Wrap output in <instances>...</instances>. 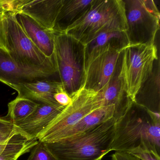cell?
I'll return each mask as SVG.
<instances>
[{"label": "cell", "instance_id": "cell-24", "mask_svg": "<svg viewBox=\"0 0 160 160\" xmlns=\"http://www.w3.org/2000/svg\"><path fill=\"white\" fill-rule=\"evenodd\" d=\"M17 133L13 123L5 117H0V143L7 141Z\"/></svg>", "mask_w": 160, "mask_h": 160}, {"label": "cell", "instance_id": "cell-26", "mask_svg": "<svg viewBox=\"0 0 160 160\" xmlns=\"http://www.w3.org/2000/svg\"><path fill=\"white\" fill-rule=\"evenodd\" d=\"M54 99L60 105L64 107L72 102V98L64 89L61 90L57 92L54 95Z\"/></svg>", "mask_w": 160, "mask_h": 160}, {"label": "cell", "instance_id": "cell-22", "mask_svg": "<svg viewBox=\"0 0 160 160\" xmlns=\"http://www.w3.org/2000/svg\"><path fill=\"white\" fill-rule=\"evenodd\" d=\"M27 160H57L44 142L38 140Z\"/></svg>", "mask_w": 160, "mask_h": 160}, {"label": "cell", "instance_id": "cell-20", "mask_svg": "<svg viewBox=\"0 0 160 160\" xmlns=\"http://www.w3.org/2000/svg\"><path fill=\"white\" fill-rule=\"evenodd\" d=\"M38 142L37 139H28L17 133L4 143L0 153V160H17L32 149Z\"/></svg>", "mask_w": 160, "mask_h": 160}, {"label": "cell", "instance_id": "cell-16", "mask_svg": "<svg viewBox=\"0 0 160 160\" xmlns=\"http://www.w3.org/2000/svg\"><path fill=\"white\" fill-rule=\"evenodd\" d=\"M93 0H63L57 17L54 32L63 33L88 11Z\"/></svg>", "mask_w": 160, "mask_h": 160}, {"label": "cell", "instance_id": "cell-13", "mask_svg": "<svg viewBox=\"0 0 160 160\" xmlns=\"http://www.w3.org/2000/svg\"><path fill=\"white\" fill-rule=\"evenodd\" d=\"M16 16L24 32L32 42L47 57L54 59L56 33L43 28L22 13H17Z\"/></svg>", "mask_w": 160, "mask_h": 160}, {"label": "cell", "instance_id": "cell-6", "mask_svg": "<svg viewBox=\"0 0 160 160\" xmlns=\"http://www.w3.org/2000/svg\"><path fill=\"white\" fill-rule=\"evenodd\" d=\"M54 59L61 83L71 97L83 84L84 46L66 33H56Z\"/></svg>", "mask_w": 160, "mask_h": 160}, {"label": "cell", "instance_id": "cell-2", "mask_svg": "<svg viewBox=\"0 0 160 160\" xmlns=\"http://www.w3.org/2000/svg\"><path fill=\"white\" fill-rule=\"evenodd\" d=\"M116 122L113 118L80 134L45 144L57 160H97L111 151Z\"/></svg>", "mask_w": 160, "mask_h": 160}, {"label": "cell", "instance_id": "cell-8", "mask_svg": "<svg viewBox=\"0 0 160 160\" xmlns=\"http://www.w3.org/2000/svg\"><path fill=\"white\" fill-rule=\"evenodd\" d=\"M130 45L154 43L160 14L152 0H123Z\"/></svg>", "mask_w": 160, "mask_h": 160}, {"label": "cell", "instance_id": "cell-25", "mask_svg": "<svg viewBox=\"0 0 160 160\" xmlns=\"http://www.w3.org/2000/svg\"><path fill=\"white\" fill-rule=\"evenodd\" d=\"M128 153L138 157L140 160H160L151 152L140 148L132 150L128 152Z\"/></svg>", "mask_w": 160, "mask_h": 160}, {"label": "cell", "instance_id": "cell-7", "mask_svg": "<svg viewBox=\"0 0 160 160\" xmlns=\"http://www.w3.org/2000/svg\"><path fill=\"white\" fill-rule=\"evenodd\" d=\"M72 102L39 136V141L51 143L62 133L92 112L103 107L100 92L81 87L71 96Z\"/></svg>", "mask_w": 160, "mask_h": 160}, {"label": "cell", "instance_id": "cell-28", "mask_svg": "<svg viewBox=\"0 0 160 160\" xmlns=\"http://www.w3.org/2000/svg\"><path fill=\"white\" fill-rule=\"evenodd\" d=\"M102 158H100V159H98L97 160H102Z\"/></svg>", "mask_w": 160, "mask_h": 160}, {"label": "cell", "instance_id": "cell-17", "mask_svg": "<svg viewBox=\"0 0 160 160\" xmlns=\"http://www.w3.org/2000/svg\"><path fill=\"white\" fill-rule=\"evenodd\" d=\"M130 44L126 32H105L84 46L85 61L93 54L107 48L122 51Z\"/></svg>", "mask_w": 160, "mask_h": 160}, {"label": "cell", "instance_id": "cell-12", "mask_svg": "<svg viewBox=\"0 0 160 160\" xmlns=\"http://www.w3.org/2000/svg\"><path fill=\"white\" fill-rule=\"evenodd\" d=\"M62 3L63 0H23L18 13L27 15L44 28L53 31Z\"/></svg>", "mask_w": 160, "mask_h": 160}, {"label": "cell", "instance_id": "cell-9", "mask_svg": "<svg viewBox=\"0 0 160 160\" xmlns=\"http://www.w3.org/2000/svg\"><path fill=\"white\" fill-rule=\"evenodd\" d=\"M122 52L107 48L87 59L82 87L96 92L102 91L114 76L119 64Z\"/></svg>", "mask_w": 160, "mask_h": 160}, {"label": "cell", "instance_id": "cell-3", "mask_svg": "<svg viewBox=\"0 0 160 160\" xmlns=\"http://www.w3.org/2000/svg\"><path fill=\"white\" fill-rule=\"evenodd\" d=\"M123 0H93L88 11L65 32L86 45L105 32H126Z\"/></svg>", "mask_w": 160, "mask_h": 160}, {"label": "cell", "instance_id": "cell-18", "mask_svg": "<svg viewBox=\"0 0 160 160\" xmlns=\"http://www.w3.org/2000/svg\"><path fill=\"white\" fill-rule=\"evenodd\" d=\"M115 109V106L111 105L102 107L92 112L73 126L60 134L53 142L80 134L107 121L114 118Z\"/></svg>", "mask_w": 160, "mask_h": 160}, {"label": "cell", "instance_id": "cell-23", "mask_svg": "<svg viewBox=\"0 0 160 160\" xmlns=\"http://www.w3.org/2000/svg\"><path fill=\"white\" fill-rule=\"evenodd\" d=\"M11 1L0 0V49L7 52L4 29V16L7 11H11Z\"/></svg>", "mask_w": 160, "mask_h": 160}, {"label": "cell", "instance_id": "cell-27", "mask_svg": "<svg viewBox=\"0 0 160 160\" xmlns=\"http://www.w3.org/2000/svg\"><path fill=\"white\" fill-rule=\"evenodd\" d=\"M111 160H140L138 157L126 152H115L111 156Z\"/></svg>", "mask_w": 160, "mask_h": 160}, {"label": "cell", "instance_id": "cell-15", "mask_svg": "<svg viewBox=\"0 0 160 160\" xmlns=\"http://www.w3.org/2000/svg\"><path fill=\"white\" fill-rule=\"evenodd\" d=\"M120 66L109 83L100 91L102 96L103 107L115 106L114 118L116 120L123 115L130 103L132 102L127 97L119 77Z\"/></svg>", "mask_w": 160, "mask_h": 160}, {"label": "cell", "instance_id": "cell-10", "mask_svg": "<svg viewBox=\"0 0 160 160\" xmlns=\"http://www.w3.org/2000/svg\"><path fill=\"white\" fill-rule=\"evenodd\" d=\"M64 108L39 104L28 117L14 124L16 131L28 139H37Z\"/></svg>", "mask_w": 160, "mask_h": 160}, {"label": "cell", "instance_id": "cell-4", "mask_svg": "<svg viewBox=\"0 0 160 160\" xmlns=\"http://www.w3.org/2000/svg\"><path fill=\"white\" fill-rule=\"evenodd\" d=\"M17 12L7 11L4 29L7 52L15 63L27 71L51 77L57 73L54 59L47 57L27 36L16 18Z\"/></svg>", "mask_w": 160, "mask_h": 160}, {"label": "cell", "instance_id": "cell-1", "mask_svg": "<svg viewBox=\"0 0 160 160\" xmlns=\"http://www.w3.org/2000/svg\"><path fill=\"white\" fill-rule=\"evenodd\" d=\"M139 148L160 159V113L131 102L116 120L111 151L128 152Z\"/></svg>", "mask_w": 160, "mask_h": 160}, {"label": "cell", "instance_id": "cell-14", "mask_svg": "<svg viewBox=\"0 0 160 160\" xmlns=\"http://www.w3.org/2000/svg\"><path fill=\"white\" fill-rule=\"evenodd\" d=\"M42 73L27 71L18 66L9 54L0 49V82L10 87L37 79L48 78Z\"/></svg>", "mask_w": 160, "mask_h": 160}, {"label": "cell", "instance_id": "cell-5", "mask_svg": "<svg viewBox=\"0 0 160 160\" xmlns=\"http://www.w3.org/2000/svg\"><path fill=\"white\" fill-rule=\"evenodd\" d=\"M158 60L155 43L127 46L122 50L119 77L128 98L135 102L136 96L151 76Z\"/></svg>", "mask_w": 160, "mask_h": 160}, {"label": "cell", "instance_id": "cell-19", "mask_svg": "<svg viewBox=\"0 0 160 160\" xmlns=\"http://www.w3.org/2000/svg\"><path fill=\"white\" fill-rule=\"evenodd\" d=\"M151 88H141L136 96L134 102L152 112L160 113V64L159 60L154 64L151 75Z\"/></svg>", "mask_w": 160, "mask_h": 160}, {"label": "cell", "instance_id": "cell-11", "mask_svg": "<svg viewBox=\"0 0 160 160\" xmlns=\"http://www.w3.org/2000/svg\"><path fill=\"white\" fill-rule=\"evenodd\" d=\"M18 92V97L27 98L36 103L60 107L54 99V95L63 89L60 81L48 79H37L31 82L12 86Z\"/></svg>", "mask_w": 160, "mask_h": 160}, {"label": "cell", "instance_id": "cell-21", "mask_svg": "<svg viewBox=\"0 0 160 160\" xmlns=\"http://www.w3.org/2000/svg\"><path fill=\"white\" fill-rule=\"evenodd\" d=\"M38 104L27 98L17 96L8 105L6 118L14 124L25 119L36 109Z\"/></svg>", "mask_w": 160, "mask_h": 160}]
</instances>
